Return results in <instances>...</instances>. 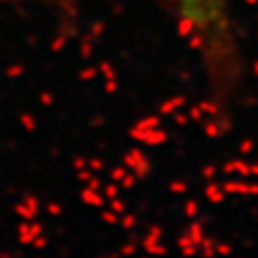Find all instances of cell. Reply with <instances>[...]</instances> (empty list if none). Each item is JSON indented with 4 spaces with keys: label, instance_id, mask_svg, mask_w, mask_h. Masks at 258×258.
<instances>
[{
    "label": "cell",
    "instance_id": "1",
    "mask_svg": "<svg viewBox=\"0 0 258 258\" xmlns=\"http://www.w3.org/2000/svg\"><path fill=\"white\" fill-rule=\"evenodd\" d=\"M175 3L185 13H191L193 17H208L218 0H175Z\"/></svg>",
    "mask_w": 258,
    "mask_h": 258
}]
</instances>
